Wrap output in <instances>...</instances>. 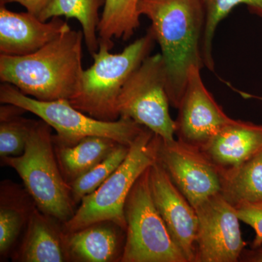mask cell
I'll list each match as a JSON object with an SVG mask.
<instances>
[{"mask_svg": "<svg viewBox=\"0 0 262 262\" xmlns=\"http://www.w3.org/2000/svg\"><path fill=\"white\" fill-rule=\"evenodd\" d=\"M138 11L151 21L165 63L169 101L178 108L191 67L206 68L202 54L204 5L202 0H141Z\"/></svg>", "mask_w": 262, "mask_h": 262, "instance_id": "cell-1", "label": "cell"}, {"mask_svg": "<svg viewBox=\"0 0 262 262\" xmlns=\"http://www.w3.org/2000/svg\"><path fill=\"white\" fill-rule=\"evenodd\" d=\"M83 40L82 31L71 29L31 54H0V80L39 101H70L82 82Z\"/></svg>", "mask_w": 262, "mask_h": 262, "instance_id": "cell-2", "label": "cell"}, {"mask_svg": "<svg viewBox=\"0 0 262 262\" xmlns=\"http://www.w3.org/2000/svg\"><path fill=\"white\" fill-rule=\"evenodd\" d=\"M155 42L150 28L119 53H110L113 46L99 41L98 51L92 55L94 63L84 70L80 91L70 100L71 104L97 120H118L120 91L133 72L150 56Z\"/></svg>", "mask_w": 262, "mask_h": 262, "instance_id": "cell-3", "label": "cell"}, {"mask_svg": "<svg viewBox=\"0 0 262 262\" xmlns=\"http://www.w3.org/2000/svg\"><path fill=\"white\" fill-rule=\"evenodd\" d=\"M51 128L36 121L23 155L2 160L18 173L39 211L65 223L75 213V203L57 161Z\"/></svg>", "mask_w": 262, "mask_h": 262, "instance_id": "cell-4", "label": "cell"}, {"mask_svg": "<svg viewBox=\"0 0 262 262\" xmlns=\"http://www.w3.org/2000/svg\"><path fill=\"white\" fill-rule=\"evenodd\" d=\"M157 144L158 135L144 127L121 165L96 190L82 198L73 216L63 223V232L70 233L101 222H113L125 232V201L138 179L156 163Z\"/></svg>", "mask_w": 262, "mask_h": 262, "instance_id": "cell-5", "label": "cell"}, {"mask_svg": "<svg viewBox=\"0 0 262 262\" xmlns=\"http://www.w3.org/2000/svg\"><path fill=\"white\" fill-rule=\"evenodd\" d=\"M0 102L15 105L39 117L56 131L53 140L66 145H72L89 136H101L130 146L144 128L125 117L115 121L97 120L74 107L69 100L39 101L5 82L0 85Z\"/></svg>", "mask_w": 262, "mask_h": 262, "instance_id": "cell-6", "label": "cell"}, {"mask_svg": "<svg viewBox=\"0 0 262 262\" xmlns=\"http://www.w3.org/2000/svg\"><path fill=\"white\" fill-rule=\"evenodd\" d=\"M149 168L136 181L125 201L126 229L120 261L187 262L155 206Z\"/></svg>", "mask_w": 262, "mask_h": 262, "instance_id": "cell-7", "label": "cell"}, {"mask_svg": "<svg viewBox=\"0 0 262 262\" xmlns=\"http://www.w3.org/2000/svg\"><path fill=\"white\" fill-rule=\"evenodd\" d=\"M165 63L160 53L148 56L130 76L119 95L120 117L130 119L165 140L175 139V120L169 112Z\"/></svg>", "mask_w": 262, "mask_h": 262, "instance_id": "cell-8", "label": "cell"}, {"mask_svg": "<svg viewBox=\"0 0 262 262\" xmlns=\"http://www.w3.org/2000/svg\"><path fill=\"white\" fill-rule=\"evenodd\" d=\"M157 162L194 208L220 194V168L200 148L158 136Z\"/></svg>", "mask_w": 262, "mask_h": 262, "instance_id": "cell-9", "label": "cell"}, {"mask_svg": "<svg viewBox=\"0 0 262 262\" xmlns=\"http://www.w3.org/2000/svg\"><path fill=\"white\" fill-rule=\"evenodd\" d=\"M198 218L194 262H237L246 248L237 211L220 194L195 208Z\"/></svg>", "mask_w": 262, "mask_h": 262, "instance_id": "cell-10", "label": "cell"}, {"mask_svg": "<svg viewBox=\"0 0 262 262\" xmlns=\"http://www.w3.org/2000/svg\"><path fill=\"white\" fill-rule=\"evenodd\" d=\"M200 67L192 66L175 120L179 140L201 149L233 119L227 116L206 89Z\"/></svg>", "mask_w": 262, "mask_h": 262, "instance_id": "cell-11", "label": "cell"}, {"mask_svg": "<svg viewBox=\"0 0 262 262\" xmlns=\"http://www.w3.org/2000/svg\"><path fill=\"white\" fill-rule=\"evenodd\" d=\"M149 182L153 201L169 233L187 262H194L198 227L195 208L157 161L149 168Z\"/></svg>", "mask_w": 262, "mask_h": 262, "instance_id": "cell-12", "label": "cell"}, {"mask_svg": "<svg viewBox=\"0 0 262 262\" xmlns=\"http://www.w3.org/2000/svg\"><path fill=\"white\" fill-rule=\"evenodd\" d=\"M70 29L60 17L42 21L29 12H13L0 3V54H31Z\"/></svg>", "mask_w": 262, "mask_h": 262, "instance_id": "cell-13", "label": "cell"}, {"mask_svg": "<svg viewBox=\"0 0 262 262\" xmlns=\"http://www.w3.org/2000/svg\"><path fill=\"white\" fill-rule=\"evenodd\" d=\"M201 149L221 170L234 168L262 151V125L233 119Z\"/></svg>", "mask_w": 262, "mask_h": 262, "instance_id": "cell-14", "label": "cell"}, {"mask_svg": "<svg viewBox=\"0 0 262 262\" xmlns=\"http://www.w3.org/2000/svg\"><path fill=\"white\" fill-rule=\"evenodd\" d=\"M120 229L113 222H101L75 232H64L69 257L84 262L120 261L123 252Z\"/></svg>", "mask_w": 262, "mask_h": 262, "instance_id": "cell-15", "label": "cell"}, {"mask_svg": "<svg viewBox=\"0 0 262 262\" xmlns=\"http://www.w3.org/2000/svg\"><path fill=\"white\" fill-rule=\"evenodd\" d=\"M52 217L34 208L26 227L25 235L16 259L24 262H63L68 260L64 232Z\"/></svg>", "mask_w": 262, "mask_h": 262, "instance_id": "cell-16", "label": "cell"}, {"mask_svg": "<svg viewBox=\"0 0 262 262\" xmlns=\"http://www.w3.org/2000/svg\"><path fill=\"white\" fill-rule=\"evenodd\" d=\"M54 143L57 161L66 182L70 184L102 161L119 143L101 136H89L72 145Z\"/></svg>", "mask_w": 262, "mask_h": 262, "instance_id": "cell-17", "label": "cell"}, {"mask_svg": "<svg viewBox=\"0 0 262 262\" xmlns=\"http://www.w3.org/2000/svg\"><path fill=\"white\" fill-rule=\"evenodd\" d=\"M221 182L220 194L234 208L262 203V151L237 166L221 170Z\"/></svg>", "mask_w": 262, "mask_h": 262, "instance_id": "cell-18", "label": "cell"}, {"mask_svg": "<svg viewBox=\"0 0 262 262\" xmlns=\"http://www.w3.org/2000/svg\"><path fill=\"white\" fill-rule=\"evenodd\" d=\"M105 3L106 0H53L39 19L46 22L54 17L63 16L78 20L86 47L92 56L99 48V10L104 7Z\"/></svg>", "mask_w": 262, "mask_h": 262, "instance_id": "cell-19", "label": "cell"}, {"mask_svg": "<svg viewBox=\"0 0 262 262\" xmlns=\"http://www.w3.org/2000/svg\"><path fill=\"white\" fill-rule=\"evenodd\" d=\"M141 0H106L98 25L100 42L114 46L113 39H130L140 27Z\"/></svg>", "mask_w": 262, "mask_h": 262, "instance_id": "cell-20", "label": "cell"}, {"mask_svg": "<svg viewBox=\"0 0 262 262\" xmlns=\"http://www.w3.org/2000/svg\"><path fill=\"white\" fill-rule=\"evenodd\" d=\"M10 184H2L0 206V253L8 254L24 227L34 208H29L27 196Z\"/></svg>", "mask_w": 262, "mask_h": 262, "instance_id": "cell-21", "label": "cell"}, {"mask_svg": "<svg viewBox=\"0 0 262 262\" xmlns=\"http://www.w3.org/2000/svg\"><path fill=\"white\" fill-rule=\"evenodd\" d=\"M25 110L13 104L0 108V156L18 157L23 155L29 134L35 120L21 117Z\"/></svg>", "mask_w": 262, "mask_h": 262, "instance_id": "cell-22", "label": "cell"}, {"mask_svg": "<svg viewBox=\"0 0 262 262\" xmlns=\"http://www.w3.org/2000/svg\"><path fill=\"white\" fill-rule=\"evenodd\" d=\"M206 10V27L203 34L202 54L205 67L214 72L213 39L221 22L239 5H246L251 13L262 18V0H202Z\"/></svg>", "mask_w": 262, "mask_h": 262, "instance_id": "cell-23", "label": "cell"}, {"mask_svg": "<svg viewBox=\"0 0 262 262\" xmlns=\"http://www.w3.org/2000/svg\"><path fill=\"white\" fill-rule=\"evenodd\" d=\"M130 146L119 144L102 161L98 163L70 184L72 199L76 204L98 189L121 165Z\"/></svg>", "mask_w": 262, "mask_h": 262, "instance_id": "cell-24", "label": "cell"}, {"mask_svg": "<svg viewBox=\"0 0 262 262\" xmlns=\"http://www.w3.org/2000/svg\"><path fill=\"white\" fill-rule=\"evenodd\" d=\"M235 208L239 221L254 229L251 248L258 247L262 244V203H243Z\"/></svg>", "mask_w": 262, "mask_h": 262, "instance_id": "cell-25", "label": "cell"}, {"mask_svg": "<svg viewBox=\"0 0 262 262\" xmlns=\"http://www.w3.org/2000/svg\"><path fill=\"white\" fill-rule=\"evenodd\" d=\"M53 0H0V3L4 4L18 3L24 7L31 14L35 15L38 18L43 11L48 8Z\"/></svg>", "mask_w": 262, "mask_h": 262, "instance_id": "cell-26", "label": "cell"}, {"mask_svg": "<svg viewBox=\"0 0 262 262\" xmlns=\"http://www.w3.org/2000/svg\"><path fill=\"white\" fill-rule=\"evenodd\" d=\"M239 261L262 262V244L256 248L245 249L241 254Z\"/></svg>", "mask_w": 262, "mask_h": 262, "instance_id": "cell-27", "label": "cell"}]
</instances>
